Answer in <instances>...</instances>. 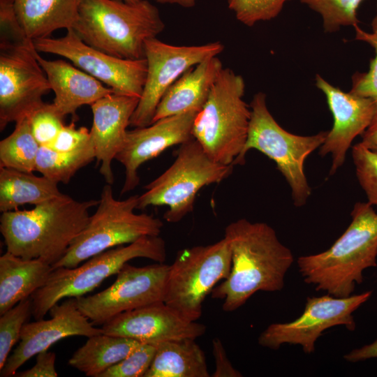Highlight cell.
<instances>
[{
  "mask_svg": "<svg viewBox=\"0 0 377 377\" xmlns=\"http://www.w3.org/2000/svg\"><path fill=\"white\" fill-rule=\"evenodd\" d=\"M224 237L230 248L231 269L211 293L212 298L223 300V311L237 310L258 291L283 288L294 257L273 228L264 222L240 219L226 226Z\"/></svg>",
  "mask_w": 377,
  "mask_h": 377,
  "instance_id": "obj_1",
  "label": "cell"
},
{
  "mask_svg": "<svg viewBox=\"0 0 377 377\" xmlns=\"http://www.w3.org/2000/svg\"><path fill=\"white\" fill-rule=\"evenodd\" d=\"M99 200L78 201L63 193L31 209L3 212L0 231L6 251L25 259L57 263L86 226Z\"/></svg>",
  "mask_w": 377,
  "mask_h": 377,
  "instance_id": "obj_2",
  "label": "cell"
},
{
  "mask_svg": "<svg viewBox=\"0 0 377 377\" xmlns=\"http://www.w3.org/2000/svg\"><path fill=\"white\" fill-rule=\"evenodd\" d=\"M351 221L327 250L297 258L299 272L316 291L338 297L351 295L363 272L377 267V212L369 202H356Z\"/></svg>",
  "mask_w": 377,
  "mask_h": 377,
  "instance_id": "obj_3",
  "label": "cell"
},
{
  "mask_svg": "<svg viewBox=\"0 0 377 377\" xmlns=\"http://www.w3.org/2000/svg\"><path fill=\"white\" fill-rule=\"evenodd\" d=\"M88 45L124 59L145 57L147 40L165 29L158 9L147 0H81L72 28Z\"/></svg>",
  "mask_w": 377,
  "mask_h": 377,
  "instance_id": "obj_4",
  "label": "cell"
},
{
  "mask_svg": "<svg viewBox=\"0 0 377 377\" xmlns=\"http://www.w3.org/2000/svg\"><path fill=\"white\" fill-rule=\"evenodd\" d=\"M245 88L240 75L223 68L194 119L193 138L216 162L233 165L246 143L251 110Z\"/></svg>",
  "mask_w": 377,
  "mask_h": 377,
  "instance_id": "obj_5",
  "label": "cell"
},
{
  "mask_svg": "<svg viewBox=\"0 0 377 377\" xmlns=\"http://www.w3.org/2000/svg\"><path fill=\"white\" fill-rule=\"evenodd\" d=\"M249 105L251 114L246 141L233 165L244 164L249 150L260 151L275 162L290 188L294 205L303 207L311 194L304 173V162L323 144L328 131L312 135H299L287 131L270 113L266 94L262 91L253 96Z\"/></svg>",
  "mask_w": 377,
  "mask_h": 377,
  "instance_id": "obj_6",
  "label": "cell"
},
{
  "mask_svg": "<svg viewBox=\"0 0 377 377\" xmlns=\"http://www.w3.org/2000/svg\"><path fill=\"white\" fill-rule=\"evenodd\" d=\"M139 195L114 198L111 184L103 187L98 207L65 255L54 265L73 268L108 249L128 244L147 236H159L163 223L152 215L136 214Z\"/></svg>",
  "mask_w": 377,
  "mask_h": 377,
  "instance_id": "obj_7",
  "label": "cell"
},
{
  "mask_svg": "<svg viewBox=\"0 0 377 377\" xmlns=\"http://www.w3.org/2000/svg\"><path fill=\"white\" fill-rule=\"evenodd\" d=\"M137 258L164 263L167 258L164 239L160 236L144 237L96 254L79 267L52 269L45 284L31 297V315L36 320L43 318L63 299L85 295L105 279L117 274L128 261Z\"/></svg>",
  "mask_w": 377,
  "mask_h": 377,
  "instance_id": "obj_8",
  "label": "cell"
},
{
  "mask_svg": "<svg viewBox=\"0 0 377 377\" xmlns=\"http://www.w3.org/2000/svg\"><path fill=\"white\" fill-rule=\"evenodd\" d=\"M233 167L214 161L192 138L180 145L172 164L145 186L146 191L139 195L137 209L167 206L163 219L178 223L193 210L198 192L227 179Z\"/></svg>",
  "mask_w": 377,
  "mask_h": 377,
  "instance_id": "obj_9",
  "label": "cell"
},
{
  "mask_svg": "<svg viewBox=\"0 0 377 377\" xmlns=\"http://www.w3.org/2000/svg\"><path fill=\"white\" fill-rule=\"evenodd\" d=\"M230 269L231 251L224 237L212 244L179 251L169 265L164 302L185 318L196 321L205 299L228 276Z\"/></svg>",
  "mask_w": 377,
  "mask_h": 377,
  "instance_id": "obj_10",
  "label": "cell"
},
{
  "mask_svg": "<svg viewBox=\"0 0 377 377\" xmlns=\"http://www.w3.org/2000/svg\"><path fill=\"white\" fill-rule=\"evenodd\" d=\"M373 291L338 297L330 294L307 297L303 313L295 320L269 325L259 336L260 346L278 350L283 344L299 345L306 354L315 351L316 342L323 332L335 326L355 330L353 312L365 303Z\"/></svg>",
  "mask_w": 377,
  "mask_h": 377,
  "instance_id": "obj_11",
  "label": "cell"
},
{
  "mask_svg": "<svg viewBox=\"0 0 377 377\" xmlns=\"http://www.w3.org/2000/svg\"><path fill=\"white\" fill-rule=\"evenodd\" d=\"M168 270L164 263L144 267L127 263L110 286L76 297L78 309L94 325H103L123 312L164 302Z\"/></svg>",
  "mask_w": 377,
  "mask_h": 377,
  "instance_id": "obj_12",
  "label": "cell"
},
{
  "mask_svg": "<svg viewBox=\"0 0 377 377\" xmlns=\"http://www.w3.org/2000/svg\"><path fill=\"white\" fill-rule=\"evenodd\" d=\"M223 50L220 41L200 45H174L156 38L147 40L145 45L146 80L130 126L140 128L151 124L158 105L169 87L189 68L217 57Z\"/></svg>",
  "mask_w": 377,
  "mask_h": 377,
  "instance_id": "obj_13",
  "label": "cell"
},
{
  "mask_svg": "<svg viewBox=\"0 0 377 377\" xmlns=\"http://www.w3.org/2000/svg\"><path fill=\"white\" fill-rule=\"evenodd\" d=\"M34 43L0 45V130L29 117L51 87L36 57Z\"/></svg>",
  "mask_w": 377,
  "mask_h": 377,
  "instance_id": "obj_14",
  "label": "cell"
},
{
  "mask_svg": "<svg viewBox=\"0 0 377 377\" xmlns=\"http://www.w3.org/2000/svg\"><path fill=\"white\" fill-rule=\"evenodd\" d=\"M33 43L38 52L68 59L114 93L141 97L147 70L145 57L124 59L106 54L84 43L72 28L63 37L38 38Z\"/></svg>",
  "mask_w": 377,
  "mask_h": 377,
  "instance_id": "obj_15",
  "label": "cell"
},
{
  "mask_svg": "<svg viewBox=\"0 0 377 377\" xmlns=\"http://www.w3.org/2000/svg\"><path fill=\"white\" fill-rule=\"evenodd\" d=\"M51 318L25 323L18 346L8 356L1 377L14 376L17 370L28 360L48 350L54 343L72 336L90 337L103 333L80 311L76 297H68L54 304L49 311Z\"/></svg>",
  "mask_w": 377,
  "mask_h": 377,
  "instance_id": "obj_16",
  "label": "cell"
},
{
  "mask_svg": "<svg viewBox=\"0 0 377 377\" xmlns=\"http://www.w3.org/2000/svg\"><path fill=\"white\" fill-rule=\"evenodd\" d=\"M316 86L325 96L333 117V125L319 148V154L332 157L330 175H334L343 165L347 152L354 139L361 135L370 125L376 111V103L369 98L345 92L319 74Z\"/></svg>",
  "mask_w": 377,
  "mask_h": 377,
  "instance_id": "obj_17",
  "label": "cell"
},
{
  "mask_svg": "<svg viewBox=\"0 0 377 377\" xmlns=\"http://www.w3.org/2000/svg\"><path fill=\"white\" fill-rule=\"evenodd\" d=\"M198 112L189 111L165 117L147 126L127 131L124 145L115 157L125 170L121 195L139 184L138 170L143 163L166 149L193 138L192 128Z\"/></svg>",
  "mask_w": 377,
  "mask_h": 377,
  "instance_id": "obj_18",
  "label": "cell"
},
{
  "mask_svg": "<svg viewBox=\"0 0 377 377\" xmlns=\"http://www.w3.org/2000/svg\"><path fill=\"white\" fill-rule=\"evenodd\" d=\"M101 329L105 334L153 344L196 339L206 332L205 325L185 318L164 302L123 312L104 323Z\"/></svg>",
  "mask_w": 377,
  "mask_h": 377,
  "instance_id": "obj_19",
  "label": "cell"
},
{
  "mask_svg": "<svg viewBox=\"0 0 377 377\" xmlns=\"http://www.w3.org/2000/svg\"><path fill=\"white\" fill-rule=\"evenodd\" d=\"M139 100L136 96L111 93L90 105L93 113L90 140L96 165L101 164L99 172L109 184L114 181L112 161L124 145L126 128Z\"/></svg>",
  "mask_w": 377,
  "mask_h": 377,
  "instance_id": "obj_20",
  "label": "cell"
},
{
  "mask_svg": "<svg viewBox=\"0 0 377 377\" xmlns=\"http://www.w3.org/2000/svg\"><path fill=\"white\" fill-rule=\"evenodd\" d=\"M36 57L54 92L52 103L63 118L68 114L74 116L80 107L91 105L99 98L114 93L96 78L63 59L46 60L38 51Z\"/></svg>",
  "mask_w": 377,
  "mask_h": 377,
  "instance_id": "obj_21",
  "label": "cell"
},
{
  "mask_svg": "<svg viewBox=\"0 0 377 377\" xmlns=\"http://www.w3.org/2000/svg\"><path fill=\"white\" fill-rule=\"evenodd\" d=\"M223 68L219 58L213 57L186 71L164 94L153 122L189 111L199 112Z\"/></svg>",
  "mask_w": 377,
  "mask_h": 377,
  "instance_id": "obj_22",
  "label": "cell"
},
{
  "mask_svg": "<svg viewBox=\"0 0 377 377\" xmlns=\"http://www.w3.org/2000/svg\"><path fill=\"white\" fill-rule=\"evenodd\" d=\"M52 267L6 251L0 257V315L29 298L47 282Z\"/></svg>",
  "mask_w": 377,
  "mask_h": 377,
  "instance_id": "obj_23",
  "label": "cell"
},
{
  "mask_svg": "<svg viewBox=\"0 0 377 377\" xmlns=\"http://www.w3.org/2000/svg\"><path fill=\"white\" fill-rule=\"evenodd\" d=\"M18 21L34 40L50 37L59 29L73 28L81 0H13Z\"/></svg>",
  "mask_w": 377,
  "mask_h": 377,
  "instance_id": "obj_24",
  "label": "cell"
},
{
  "mask_svg": "<svg viewBox=\"0 0 377 377\" xmlns=\"http://www.w3.org/2000/svg\"><path fill=\"white\" fill-rule=\"evenodd\" d=\"M193 339L157 345L154 360L144 377H209L205 355Z\"/></svg>",
  "mask_w": 377,
  "mask_h": 377,
  "instance_id": "obj_25",
  "label": "cell"
},
{
  "mask_svg": "<svg viewBox=\"0 0 377 377\" xmlns=\"http://www.w3.org/2000/svg\"><path fill=\"white\" fill-rule=\"evenodd\" d=\"M58 184L45 177L0 166V212L16 210L25 204L37 205L63 193Z\"/></svg>",
  "mask_w": 377,
  "mask_h": 377,
  "instance_id": "obj_26",
  "label": "cell"
},
{
  "mask_svg": "<svg viewBox=\"0 0 377 377\" xmlns=\"http://www.w3.org/2000/svg\"><path fill=\"white\" fill-rule=\"evenodd\" d=\"M141 342L133 339L100 334L88 337L75 351L68 364L87 376L100 377L128 356Z\"/></svg>",
  "mask_w": 377,
  "mask_h": 377,
  "instance_id": "obj_27",
  "label": "cell"
},
{
  "mask_svg": "<svg viewBox=\"0 0 377 377\" xmlns=\"http://www.w3.org/2000/svg\"><path fill=\"white\" fill-rule=\"evenodd\" d=\"M96 158L91 142L74 151L61 152L40 146L37 156L36 170L50 180L68 184L82 168Z\"/></svg>",
  "mask_w": 377,
  "mask_h": 377,
  "instance_id": "obj_28",
  "label": "cell"
},
{
  "mask_svg": "<svg viewBox=\"0 0 377 377\" xmlns=\"http://www.w3.org/2000/svg\"><path fill=\"white\" fill-rule=\"evenodd\" d=\"M40 147L32 134L29 117H25L15 122L11 134L0 142V166L33 172Z\"/></svg>",
  "mask_w": 377,
  "mask_h": 377,
  "instance_id": "obj_29",
  "label": "cell"
},
{
  "mask_svg": "<svg viewBox=\"0 0 377 377\" xmlns=\"http://www.w3.org/2000/svg\"><path fill=\"white\" fill-rule=\"evenodd\" d=\"M364 0H300L322 18L325 32L333 33L342 27L358 25L357 9Z\"/></svg>",
  "mask_w": 377,
  "mask_h": 377,
  "instance_id": "obj_30",
  "label": "cell"
},
{
  "mask_svg": "<svg viewBox=\"0 0 377 377\" xmlns=\"http://www.w3.org/2000/svg\"><path fill=\"white\" fill-rule=\"evenodd\" d=\"M32 311L31 298L20 301L0 317V371L14 345L20 340L23 325Z\"/></svg>",
  "mask_w": 377,
  "mask_h": 377,
  "instance_id": "obj_31",
  "label": "cell"
},
{
  "mask_svg": "<svg viewBox=\"0 0 377 377\" xmlns=\"http://www.w3.org/2000/svg\"><path fill=\"white\" fill-rule=\"evenodd\" d=\"M355 39L369 43L374 50L375 55L370 60L369 71L356 72L352 76L350 92L372 99L377 105V15L371 22V31L367 32L358 25L354 27Z\"/></svg>",
  "mask_w": 377,
  "mask_h": 377,
  "instance_id": "obj_32",
  "label": "cell"
},
{
  "mask_svg": "<svg viewBox=\"0 0 377 377\" xmlns=\"http://www.w3.org/2000/svg\"><path fill=\"white\" fill-rule=\"evenodd\" d=\"M290 0H227L236 19L247 27L276 17L284 4Z\"/></svg>",
  "mask_w": 377,
  "mask_h": 377,
  "instance_id": "obj_33",
  "label": "cell"
},
{
  "mask_svg": "<svg viewBox=\"0 0 377 377\" xmlns=\"http://www.w3.org/2000/svg\"><path fill=\"white\" fill-rule=\"evenodd\" d=\"M352 158L357 181L367 202L377 207V152L358 142L352 147Z\"/></svg>",
  "mask_w": 377,
  "mask_h": 377,
  "instance_id": "obj_34",
  "label": "cell"
},
{
  "mask_svg": "<svg viewBox=\"0 0 377 377\" xmlns=\"http://www.w3.org/2000/svg\"><path fill=\"white\" fill-rule=\"evenodd\" d=\"M157 345L141 343L128 356L107 369L100 377H144L154 360Z\"/></svg>",
  "mask_w": 377,
  "mask_h": 377,
  "instance_id": "obj_35",
  "label": "cell"
},
{
  "mask_svg": "<svg viewBox=\"0 0 377 377\" xmlns=\"http://www.w3.org/2000/svg\"><path fill=\"white\" fill-rule=\"evenodd\" d=\"M29 119L32 134L40 146H49L64 126V118L52 103H45Z\"/></svg>",
  "mask_w": 377,
  "mask_h": 377,
  "instance_id": "obj_36",
  "label": "cell"
},
{
  "mask_svg": "<svg viewBox=\"0 0 377 377\" xmlns=\"http://www.w3.org/2000/svg\"><path fill=\"white\" fill-rule=\"evenodd\" d=\"M21 27L13 0H0V45L32 43Z\"/></svg>",
  "mask_w": 377,
  "mask_h": 377,
  "instance_id": "obj_37",
  "label": "cell"
},
{
  "mask_svg": "<svg viewBox=\"0 0 377 377\" xmlns=\"http://www.w3.org/2000/svg\"><path fill=\"white\" fill-rule=\"evenodd\" d=\"M90 142V131L86 127L78 128L74 122L64 125L55 140L48 147L55 151L67 152L84 147Z\"/></svg>",
  "mask_w": 377,
  "mask_h": 377,
  "instance_id": "obj_38",
  "label": "cell"
},
{
  "mask_svg": "<svg viewBox=\"0 0 377 377\" xmlns=\"http://www.w3.org/2000/svg\"><path fill=\"white\" fill-rule=\"evenodd\" d=\"M56 354L47 350L36 355V363L30 369L16 372L14 376L18 377H57L55 369Z\"/></svg>",
  "mask_w": 377,
  "mask_h": 377,
  "instance_id": "obj_39",
  "label": "cell"
},
{
  "mask_svg": "<svg viewBox=\"0 0 377 377\" xmlns=\"http://www.w3.org/2000/svg\"><path fill=\"white\" fill-rule=\"evenodd\" d=\"M212 351L215 360V370L212 377H241L243 375L237 370L229 360L221 341L214 338Z\"/></svg>",
  "mask_w": 377,
  "mask_h": 377,
  "instance_id": "obj_40",
  "label": "cell"
},
{
  "mask_svg": "<svg viewBox=\"0 0 377 377\" xmlns=\"http://www.w3.org/2000/svg\"><path fill=\"white\" fill-rule=\"evenodd\" d=\"M343 358L351 363L377 358V339L369 344L352 350Z\"/></svg>",
  "mask_w": 377,
  "mask_h": 377,
  "instance_id": "obj_41",
  "label": "cell"
},
{
  "mask_svg": "<svg viewBox=\"0 0 377 377\" xmlns=\"http://www.w3.org/2000/svg\"><path fill=\"white\" fill-rule=\"evenodd\" d=\"M360 142L365 147L377 152V111L369 127L360 135Z\"/></svg>",
  "mask_w": 377,
  "mask_h": 377,
  "instance_id": "obj_42",
  "label": "cell"
},
{
  "mask_svg": "<svg viewBox=\"0 0 377 377\" xmlns=\"http://www.w3.org/2000/svg\"><path fill=\"white\" fill-rule=\"evenodd\" d=\"M160 3L175 4L184 8L194 6L198 0H155Z\"/></svg>",
  "mask_w": 377,
  "mask_h": 377,
  "instance_id": "obj_43",
  "label": "cell"
},
{
  "mask_svg": "<svg viewBox=\"0 0 377 377\" xmlns=\"http://www.w3.org/2000/svg\"><path fill=\"white\" fill-rule=\"evenodd\" d=\"M127 3H134L140 1L141 0H122Z\"/></svg>",
  "mask_w": 377,
  "mask_h": 377,
  "instance_id": "obj_44",
  "label": "cell"
},
{
  "mask_svg": "<svg viewBox=\"0 0 377 377\" xmlns=\"http://www.w3.org/2000/svg\"><path fill=\"white\" fill-rule=\"evenodd\" d=\"M376 7H377V0H376Z\"/></svg>",
  "mask_w": 377,
  "mask_h": 377,
  "instance_id": "obj_45",
  "label": "cell"
}]
</instances>
